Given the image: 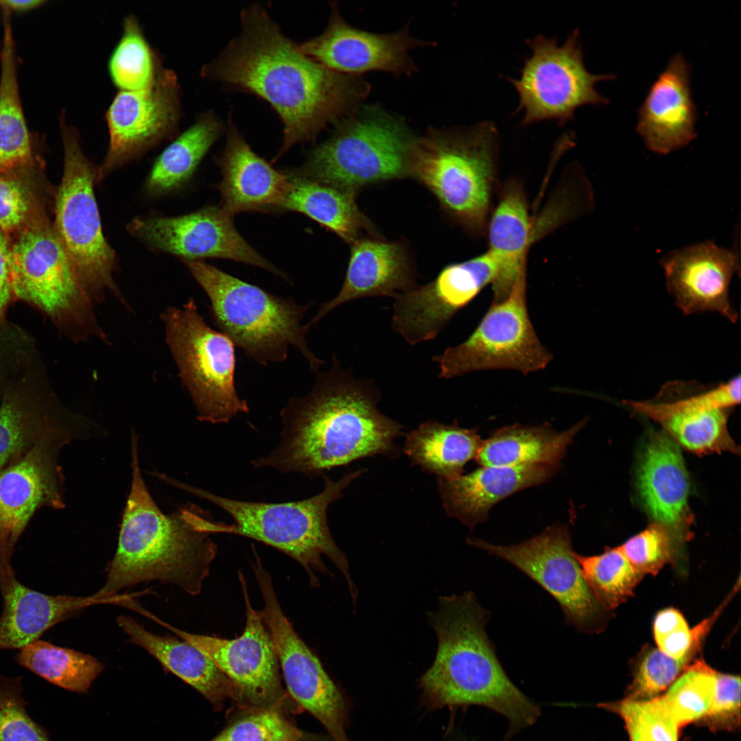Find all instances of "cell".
Returning a JSON list of instances; mask_svg holds the SVG:
<instances>
[{
	"label": "cell",
	"instance_id": "1",
	"mask_svg": "<svg viewBox=\"0 0 741 741\" xmlns=\"http://www.w3.org/2000/svg\"><path fill=\"white\" fill-rule=\"evenodd\" d=\"M240 23V33L201 75L271 106L283 126L273 162L294 145L314 140L368 95L370 86L360 76L333 71L299 51L259 3L242 11Z\"/></svg>",
	"mask_w": 741,
	"mask_h": 741
},
{
	"label": "cell",
	"instance_id": "2",
	"mask_svg": "<svg viewBox=\"0 0 741 741\" xmlns=\"http://www.w3.org/2000/svg\"><path fill=\"white\" fill-rule=\"evenodd\" d=\"M379 395L372 383L356 379L333 356L331 368L317 374L310 391L281 410L280 443L252 466L311 477L393 453L402 428L379 410Z\"/></svg>",
	"mask_w": 741,
	"mask_h": 741
},
{
	"label": "cell",
	"instance_id": "3",
	"mask_svg": "<svg viewBox=\"0 0 741 741\" xmlns=\"http://www.w3.org/2000/svg\"><path fill=\"white\" fill-rule=\"evenodd\" d=\"M430 620L438 638L432 667L420 685L432 707L478 705L504 716L507 738L533 725L539 707L508 678L488 637L489 611L472 592L445 596Z\"/></svg>",
	"mask_w": 741,
	"mask_h": 741
},
{
	"label": "cell",
	"instance_id": "4",
	"mask_svg": "<svg viewBox=\"0 0 741 741\" xmlns=\"http://www.w3.org/2000/svg\"><path fill=\"white\" fill-rule=\"evenodd\" d=\"M132 455V484L117 550L107 565L104 585L91 596L117 602L124 589L154 581L198 595L217 546L211 534L193 526L185 506L171 515L157 507L141 473L135 434Z\"/></svg>",
	"mask_w": 741,
	"mask_h": 741
},
{
	"label": "cell",
	"instance_id": "5",
	"mask_svg": "<svg viewBox=\"0 0 741 741\" xmlns=\"http://www.w3.org/2000/svg\"><path fill=\"white\" fill-rule=\"evenodd\" d=\"M364 472L363 469L352 471L337 481L323 475L324 487L319 493L305 499L279 503L238 500L175 480L172 484L209 501L233 519L231 524L219 522L204 513L198 519L202 531L240 535L273 547L305 569L311 586L318 583L316 572L325 571V556L351 585L347 560L331 536L327 513L331 504Z\"/></svg>",
	"mask_w": 741,
	"mask_h": 741
},
{
	"label": "cell",
	"instance_id": "6",
	"mask_svg": "<svg viewBox=\"0 0 741 741\" xmlns=\"http://www.w3.org/2000/svg\"><path fill=\"white\" fill-rule=\"evenodd\" d=\"M498 151L499 132L492 121L429 128L412 145L408 176L425 185L457 222L479 233L489 219Z\"/></svg>",
	"mask_w": 741,
	"mask_h": 741
},
{
	"label": "cell",
	"instance_id": "7",
	"mask_svg": "<svg viewBox=\"0 0 741 741\" xmlns=\"http://www.w3.org/2000/svg\"><path fill=\"white\" fill-rule=\"evenodd\" d=\"M183 261L207 295L215 326L248 358L262 365L281 362L293 346L317 373L324 362L309 349V329L301 322L313 302L300 305L201 260Z\"/></svg>",
	"mask_w": 741,
	"mask_h": 741
},
{
	"label": "cell",
	"instance_id": "8",
	"mask_svg": "<svg viewBox=\"0 0 741 741\" xmlns=\"http://www.w3.org/2000/svg\"><path fill=\"white\" fill-rule=\"evenodd\" d=\"M298 176L355 192L367 185L408 176L416 139L405 121L377 105H361L336 123Z\"/></svg>",
	"mask_w": 741,
	"mask_h": 741
},
{
	"label": "cell",
	"instance_id": "9",
	"mask_svg": "<svg viewBox=\"0 0 741 741\" xmlns=\"http://www.w3.org/2000/svg\"><path fill=\"white\" fill-rule=\"evenodd\" d=\"M11 273L14 296L39 307L73 340H108L95 304L41 211L11 240Z\"/></svg>",
	"mask_w": 741,
	"mask_h": 741
},
{
	"label": "cell",
	"instance_id": "10",
	"mask_svg": "<svg viewBox=\"0 0 741 741\" xmlns=\"http://www.w3.org/2000/svg\"><path fill=\"white\" fill-rule=\"evenodd\" d=\"M64 171L57 191L54 229L93 303L112 292L124 301L115 282L116 256L102 232L95 196L97 169L81 148L78 133L60 119Z\"/></svg>",
	"mask_w": 741,
	"mask_h": 741
},
{
	"label": "cell",
	"instance_id": "11",
	"mask_svg": "<svg viewBox=\"0 0 741 741\" xmlns=\"http://www.w3.org/2000/svg\"><path fill=\"white\" fill-rule=\"evenodd\" d=\"M161 318L165 342L198 419L225 423L248 413V404L235 386V345L207 325L193 298L181 307L166 308Z\"/></svg>",
	"mask_w": 741,
	"mask_h": 741
},
{
	"label": "cell",
	"instance_id": "12",
	"mask_svg": "<svg viewBox=\"0 0 741 741\" xmlns=\"http://www.w3.org/2000/svg\"><path fill=\"white\" fill-rule=\"evenodd\" d=\"M91 425L80 416L54 423L24 455L0 469V576L14 570L15 546L35 513L43 508L65 507L59 454L65 445L87 435Z\"/></svg>",
	"mask_w": 741,
	"mask_h": 741
},
{
	"label": "cell",
	"instance_id": "13",
	"mask_svg": "<svg viewBox=\"0 0 741 741\" xmlns=\"http://www.w3.org/2000/svg\"><path fill=\"white\" fill-rule=\"evenodd\" d=\"M553 359L531 322L526 296V274L510 296L491 303L472 333L462 343L433 357L440 378L451 379L470 373L496 369L527 375L545 368Z\"/></svg>",
	"mask_w": 741,
	"mask_h": 741
},
{
	"label": "cell",
	"instance_id": "14",
	"mask_svg": "<svg viewBox=\"0 0 741 741\" xmlns=\"http://www.w3.org/2000/svg\"><path fill=\"white\" fill-rule=\"evenodd\" d=\"M527 44L532 54L525 60L520 78H508L519 95L516 112H524L523 125L556 120L563 126L580 106L609 103L595 85L615 75L588 71L578 30L561 45L555 38L543 35L528 40Z\"/></svg>",
	"mask_w": 741,
	"mask_h": 741
},
{
	"label": "cell",
	"instance_id": "15",
	"mask_svg": "<svg viewBox=\"0 0 741 741\" xmlns=\"http://www.w3.org/2000/svg\"><path fill=\"white\" fill-rule=\"evenodd\" d=\"M624 402L636 414L659 423L690 452L740 453L727 427L731 409L740 402L739 375L709 386L696 381H669L652 400Z\"/></svg>",
	"mask_w": 741,
	"mask_h": 741
},
{
	"label": "cell",
	"instance_id": "16",
	"mask_svg": "<svg viewBox=\"0 0 741 741\" xmlns=\"http://www.w3.org/2000/svg\"><path fill=\"white\" fill-rule=\"evenodd\" d=\"M246 608L242 634L224 639L189 633L158 618L152 620L203 652L233 683L243 708H282L284 690L278 657L261 611L251 604L246 581L239 573Z\"/></svg>",
	"mask_w": 741,
	"mask_h": 741
},
{
	"label": "cell",
	"instance_id": "17",
	"mask_svg": "<svg viewBox=\"0 0 741 741\" xmlns=\"http://www.w3.org/2000/svg\"><path fill=\"white\" fill-rule=\"evenodd\" d=\"M468 543L509 562L538 583L558 602L567 624L582 631L594 627L601 607L582 575L567 526L553 524L510 545L477 538L469 539Z\"/></svg>",
	"mask_w": 741,
	"mask_h": 741
},
{
	"label": "cell",
	"instance_id": "18",
	"mask_svg": "<svg viewBox=\"0 0 741 741\" xmlns=\"http://www.w3.org/2000/svg\"><path fill=\"white\" fill-rule=\"evenodd\" d=\"M254 574L264 602L261 613L274 646L287 689L292 697L329 732L331 741H349L343 697L294 629L277 599L270 574L259 566Z\"/></svg>",
	"mask_w": 741,
	"mask_h": 741
},
{
	"label": "cell",
	"instance_id": "19",
	"mask_svg": "<svg viewBox=\"0 0 741 741\" xmlns=\"http://www.w3.org/2000/svg\"><path fill=\"white\" fill-rule=\"evenodd\" d=\"M181 116L180 85L169 69L163 67L145 89L119 91L106 113L109 143L97 169V181L162 141L176 137Z\"/></svg>",
	"mask_w": 741,
	"mask_h": 741
},
{
	"label": "cell",
	"instance_id": "20",
	"mask_svg": "<svg viewBox=\"0 0 741 741\" xmlns=\"http://www.w3.org/2000/svg\"><path fill=\"white\" fill-rule=\"evenodd\" d=\"M499 277L497 263L486 250L449 264L436 277L395 298L391 325L412 345L435 338L456 314Z\"/></svg>",
	"mask_w": 741,
	"mask_h": 741
},
{
	"label": "cell",
	"instance_id": "21",
	"mask_svg": "<svg viewBox=\"0 0 741 741\" xmlns=\"http://www.w3.org/2000/svg\"><path fill=\"white\" fill-rule=\"evenodd\" d=\"M233 217L220 207H207L176 217H138L127 229L149 247L180 256L183 260L227 259L261 268L287 279L241 236Z\"/></svg>",
	"mask_w": 741,
	"mask_h": 741
},
{
	"label": "cell",
	"instance_id": "22",
	"mask_svg": "<svg viewBox=\"0 0 741 741\" xmlns=\"http://www.w3.org/2000/svg\"><path fill=\"white\" fill-rule=\"evenodd\" d=\"M434 45L413 37L408 26L388 34L358 29L349 25L336 2H331L324 32L297 44V47L302 54L339 73L360 76L370 71H384L410 76L417 71L410 51Z\"/></svg>",
	"mask_w": 741,
	"mask_h": 741
},
{
	"label": "cell",
	"instance_id": "23",
	"mask_svg": "<svg viewBox=\"0 0 741 741\" xmlns=\"http://www.w3.org/2000/svg\"><path fill=\"white\" fill-rule=\"evenodd\" d=\"M660 264L668 291L684 314L714 311L736 322L729 295L731 279L740 270L734 249L706 241L668 252Z\"/></svg>",
	"mask_w": 741,
	"mask_h": 741
},
{
	"label": "cell",
	"instance_id": "24",
	"mask_svg": "<svg viewBox=\"0 0 741 741\" xmlns=\"http://www.w3.org/2000/svg\"><path fill=\"white\" fill-rule=\"evenodd\" d=\"M696 119L690 67L678 53L650 87L638 111L636 130L648 150L667 154L696 139Z\"/></svg>",
	"mask_w": 741,
	"mask_h": 741
},
{
	"label": "cell",
	"instance_id": "25",
	"mask_svg": "<svg viewBox=\"0 0 741 741\" xmlns=\"http://www.w3.org/2000/svg\"><path fill=\"white\" fill-rule=\"evenodd\" d=\"M642 503L654 522L666 528L681 548L690 534V480L681 453L666 434H651L637 471Z\"/></svg>",
	"mask_w": 741,
	"mask_h": 741
},
{
	"label": "cell",
	"instance_id": "26",
	"mask_svg": "<svg viewBox=\"0 0 741 741\" xmlns=\"http://www.w3.org/2000/svg\"><path fill=\"white\" fill-rule=\"evenodd\" d=\"M217 161L222 174L218 185L220 208L227 215L281 207L291 188L290 176L273 168L251 149L231 115L224 149Z\"/></svg>",
	"mask_w": 741,
	"mask_h": 741
},
{
	"label": "cell",
	"instance_id": "27",
	"mask_svg": "<svg viewBox=\"0 0 741 741\" xmlns=\"http://www.w3.org/2000/svg\"><path fill=\"white\" fill-rule=\"evenodd\" d=\"M416 285L412 261L403 245L375 237H361L352 244L339 293L321 303L305 326L309 329L333 309L351 301L375 296L395 298Z\"/></svg>",
	"mask_w": 741,
	"mask_h": 741
},
{
	"label": "cell",
	"instance_id": "28",
	"mask_svg": "<svg viewBox=\"0 0 741 741\" xmlns=\"http://www.w3.org/2000/svg\"><path fill=\"white\" fill-rule=\"evenodd\" d=\"M559 467L482 466L467 474L438 478V490L447 513L472 529L487 520L491 509L497 502L547 482Z\"/></svg>",
	"mask_w": 741,
	"mask_h": 741
},
{
	"label": "cell",
	"instance_id": "29",
	"mask_svg": "<svg viewBox=\"0 0 741 741\" xmlns=\"http://www.w3.org/2000/svg\"><path fill=\"white\" fill-rule=\"evenodd\" d=\"M3 611L0 650L22 649L57 624L95 604L113 603L89 596H51L23 585L16 574L0 580Z\"/></svg>",
	"mask_w": 741,
	"mask_h": 741
},
{
	"label": "cell",
	"instance_id": "30",
	"mask_svg": "<svg viewBox=\"0 0 741 741\" xmlns=\"http://www.w3.org/2000/svg\"><path fill=\"white\" fill-rule=\"evenodd\" d=\"M488 250L499 270V279L492 287L493 303L507 298L517 281L526 274L527 255L537 234L521 185L508 182L486 225Z\"/></svg>",
	"mask_w": 741,
	"mask_h": 741
},
{
	"label": "cell",
	"instance_id": "31",
	"mask_svg": "<svg viewBox=\"0 0 741 741\" xmlns=\"http://www.w3.org/2000/svg\"><path fill=\"white\" fill-rule=\"evenodd\" d=\"M119 627L137 645L154 657L161 666L193 687L220 709L228 698L237 700L233 683L200 649L175 637L161 635L147 630L133 618L121 615Z\"/></svg>",
	"mask_w": 741,
	"mask_h": 741
},
{
	"label": "cell",
	"instance_id": "32",
	"mask_svg": "<svg viewBox=\"0 0 741 741\" xmlns=\"http://www.w3.org/2000/svg\"><path fill=\"white\" fill-rule=\"evenodd\" d=\"M585 422L562 432L548 423L501 427L482 440L475 460L481 466H560L567 447Z\"/></svg>",
	"mask_w": 741,
	"mask_h": 741
},
{
	"label": "cell",
	"instance_id": "33",
	"mask_svg": "<svg viewBox=\"0 0 741 741\" xmlns=\"http://www.w3.org/2000/svg\"><path fill=\"white\" fill-rule=\"evenodd\" d=\"M10 14H3L0 76V174H15L33 162L30 132L20 98Z\"/></svg>",
	"mask_w": 741,
	"mask_h": 741
},
{
	"label": "cell",
	"instance_id": "34",
	"mask_svg": "<svg viewBox=\"0 0 741 741\" xmlns=\"http://www.w3.org/2000/svg\"><path fill=\"white\" fill-rule=\"evenodd\" d=\"M482 440L478 429L428 420L407 436L404 451L415 464L438 478H451L464 472L475 459Z\"/></svg>",
	"mask_w": 741,
	"mask_h": 741
},
{
	"label": "cell",
	"instance_id": "35",
	"mask_svg": "<svg viewBox=\"0 0 741 741\" xmlns=\"http://www.w3.org/2000/svg\"><path fill=\"white\" fill-rule=\"evenodd\" d=\"M291 188L281 207L301 213L352 244L372 226L357 207L355 192L305 178L290 176Z\"/></svg>",
	"mask_w": 741,
	"mask_h": 741
},
{
	"label": "cell",
	"instance_id": "36",
	"mask_svg": "<svg viewBox=\"0 0 741 741\" xmlns=\"http://www.w3.org/2000/svg\"><path fill=\"white\" fill-rule=\"evenodd\" d=\"M224 130L213 111L201 114L158 156L146 181L147 191L159 195L185 183Z\"/></svg>",
	"mask_w": 741,
	"mask_h": 741
},
{
	"label": "cell",
	"instance_id": "37",
	"mask_svg": "<svg viewBox=\"0 0 741 741\" xmlns=\"http://www.w3.org/2000/svg\"><path fill=\"white\" fill-rule=\"evenodd\" d=\"M72 416L28 395H6L0 403V469L24 455L46 428Z\"/></svg>",
	"mask_w": 741,
	"mask_h": 741
},
{
	"label": "cell",
	"instance_id": "38",
	"mask_svg": "<svg viewBox=\"0 0 741 741\" xmlns=\"http://www.w3.org/2000/svg\"><path fill=\"white\" fill-rule=\"evenodd\" d=\"M16 661L64 690L86 693L104 666L91 655L37 640L21 649Z\"/></svg>",
	"mask_w": 741,
	"mask_h": 741
},
{
	"label": "cell",
	"instance_id": "39",
	"mask_svg": "<svg viewBox=\"0 0 741 741\" xmlns=\"http://www.w3.org/2000/svg\"><path fill=\"white\" fill-rule=\"evenodd\" d=\"M163 67L158 55L145 37L137 18L127 16L121 38L108 62L111 82L119 91L143 90L154 83Z\"/></svg>",
	"mask_w": 741,
	"mask_h": 741
},
{
	"label": "cell",
	"instance_id": "40",
	"mask_svg": "<svg viewBox=\"0 0 741 741\" xmlns=\"http://www.w3.org/2000/svg\"><path fill=\"white\" fill-rule=\"evenodd\" d=\"M582 575L601 607L613 609L631 596L644 576L627 560L618 547L598 555L575 552Z\"/></svg>",
	"mask_w": 741,
	"mask_h": 741
},
{
	"label": "cell",
	"instance_id": "41",
	"mask_svg": "<svg viewBox=\"0 0 741 741\" xmlns=\"http://www.w3.org/2000/svg\"><path fill=\"white\" fill-rule=\"evenodd\" d=\"M210 741H331L298 729L282 708H246Z\"/></svg>",
	"mask_w": 741,
	"mask_h": 741
},
{
	"label": "cell",
	"instance_id": "42",
	"mask_svg": "<svg viewBox=\"0 0 741 741\" xmlns=\"http://www.w3.org/2000/svg\"><path fill=\"white\" fill-rule=\"evenodd\" d=\"M716 675L703 660H696L661 697L679 727L705 716L715 692Z\"/></svg>",
	"mask_w": 741,
	"mask_h": 741
},
{
	"label": "cell",
	"instance_id": "43",
	"mask_svg": "<svg viewBox=\"0 0 741 741\" xmlns=\"http://www.w3.org/2000/svg\"><path fill=\"white\" fill-rule=\"evenodd\" d=\"M602 707L621 716L631 741H678L679 726L661 697L647 701L626 698Z\"/></svg>",
	"mask_w": 741,
	"mask_h": 741
},
{
	"label": "cell",
	"instance_id": "44",
	"mask_svg": "<svg viewBox=\"0 0 741 741\" xmlns=\"http://www.w3.org/2000/svg\"><path fill=\"white\" fill-rule=\"evenodd\" d=\"M630 563L642 574L656 575L674 561L681 548L671 532L653 522L618 547Z\"/></svg>",
	"mask_w": 741,
	"mask_h": 741
},
{
	"label": "cell",
	"instance_id": "45",
	"mask_svg": "<svg viewBox=\"0 0 741 741\" xmlns=\"http://www.w3.org/2000/svg\"><path fill=\"white\" fill-rule=\"evenodd\" d=\"M21 677L0 674V741H50L29 715Z\"/></svg>",
	"mask_w": 741,
	"mask_h": 741
},
{
	"label": "cell",
	"instance_id": "46",
	"mask_svg": "<svg viewBox=\"0 0 741 741\" xmlns=\"http://www.w3.org/2000/svg\"><path fill=\"white\" fill-rule=\"evenodd\" d=\"M690 658L674 659L652 648L638 663L628 691V699L647 701L656 698L689 666Z\"/></svg>",
	"mask_w": 741,
	"mask_h": 741
},
{
	"label": "cell",
	"instance_id": "47",
	"mask_svg": "<svg viewBox=\"0 0 741 741\" xmlns=\"http://www.w3.org/2000/svg\"><path fill=\"white\" fill-rule=\"evenodd\" d=\"M40 211L28 186L15 174H0V229L9 237L21 231Z\"/></svg>",
	"mask_w": 741,
	"mask_h": 741
},
{
	"label": "cell",
	"instance_id": "48",
	"mask_svg": "<svg viewBox=\"0 0 741 741\" xmlns=\"http://www.w3.org/2000/svg\"><path fill=\"white\" fill-rule=\"evenodd\" d=\"M716 689L708 711L703 718L714 729H733L740 723V679L716 672Z\"/></svg>",
	"mask_w": 741,
	"mask_h": 741
},
{
	"label": "cell",
	"instance_id": "49",
	"mask_svg": "<svg viewBox=\"0 0 741 741\" xmlns=\"http://www.w3.org/2000/svg\"><path fill=\"white\" fill-rule=\"evenodd\" d=\"M14 296L11 273V239L0 229V319Z\"/></svg>",
	"mask_w": 741,
	"mask_h": 741
},
{
	"label": "cell",
	"instance_id": "50",
	"mask_svg": "<svg viewBox=\"0 0 741 741\" xmlns=\"http://www.w3.org/2000/svg\"><path fill=\"white\" fill-rule=\"evenodd\" d=\"M689 627L683 615L677 609L662 610L656 615L653 623L655 639L661 638L678 629Z\"/></svg>",
	"mask_w": 741,
	"mask_h": 741
},
{
	"label": "cell",
	"instance_id": "51",
	"mask_svg": "<svg viewBox=\"0 0 741 741\" xmlns=\"http://www.w3.org/2000/svg\"><path fill=\"white\" fill-rule=\"evenodd\" d=\"M45 3L43 0H1L0 5L11 13L25 12L32 10Z\"/></svg>",
	"mask_w": 741,
	"mask_h": 741
}]
</instances>
